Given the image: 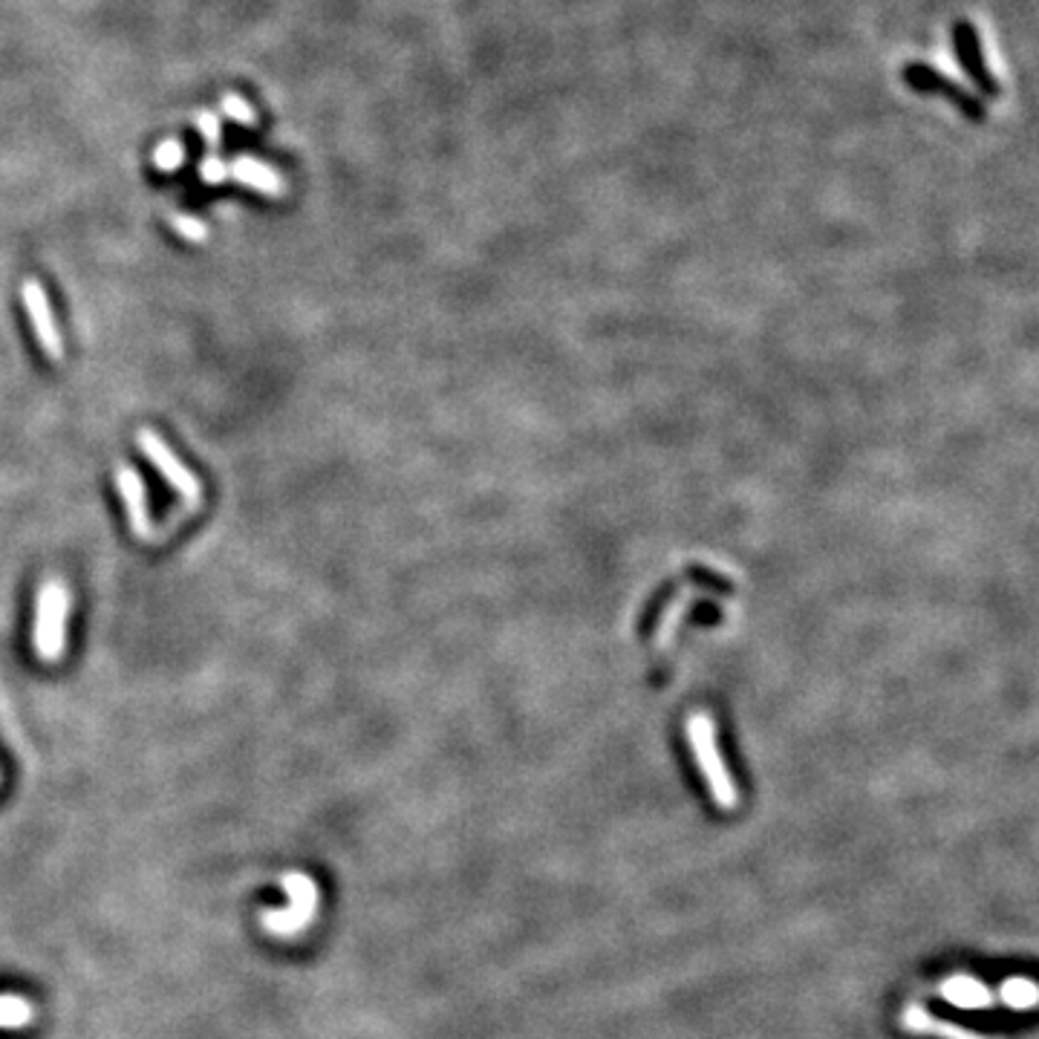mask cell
<instances>
[{
    "label": "cell",
    "mask_w": 1039,
    "mask_h": 1039,
    "mask_svg": "<svg viewBox=\"0 0 1039 1039\" xmlns=\"http://www.w3.org/2000/svg\"><path fill=\"white\" fill-rule=\"evenodd\" d=\"M70 595L58 581L41 586L35 607V653L41 661H58L64 653V621H67Z\"/></svg>",
    "instance_id": "cell-1"
},
{
    "label": "cell",
    "mask_w": 1039,
    "mask_h": 1039,
    "mask_svg": "<svg viewBox=\"0 0 1039 1039\" xmlns=\"http://www.w3.org/2000/svg\"><path fill=\"white\" fill-rule=\"evenodd\" d=\"M136 445H139V451L148 456V462L157 468V471L162 474V479H165V483L177 491L182 500H188V502L200 500V494H202L200 479H196L191 468L171 451V445L162 439L157 431L141 428L136 433Z\"/></svg>",
    "instance_id": "cell-2"
},
{
    "label": "cell",
    "mask_w": 1039,
    "mask_h": 1039,
    "mask_svg": "<svg viewBox=\"0 0 1039 1039\" xmlns=\"http://www.w3.org/2000/svg\"><path fill=\"white\" fill-rule=\"evenodd\" d=\"M286 890H289V910H271L264 915V924L269 933H278V936H292L298 933V929L306 927V921L312 918L315 913V901H318V895H315V887L312 881L306 878V875H286Z\"/></svg>",
    "instance_id": "cell-3"
},
{
    "label": "cell",
    "mask_w": 1039,
    "mask_h": 1039,
    "mask_svg": "<svg viewBox=\"0 0 1039 1039\" xmlns=\"http://www.w3.org/2000/svg\"><path fill=\"white\" fill-rule=\"evenodd\" d=\"M20 301H24L27 312H29L32 330H35V335H38L41 349L52 361H58L64 355V344H61V332L56 326V315H52L47 292H43L38 280H27L24 286H20Z\"/></svg>",
    "instance_id": "cell-4"
},
{
    "label": "cell",
    "mask_w": 1039,
    "mask_h": 1039,
    "mask_svg": "<svg viewBox=\"0 0 1039 1039\" xmlns=\"http://www.w3.org/2000/svg\"><path fill=\"white\" fill-rule=\"evenodd\" d=\"M710 730H707V725H702V722H699V725L693 728L691 725V745L696 748V753L699 757H702L705 762H702V768H705V774H707V783H710V789H714V797L716 800L725 806V808H730L737 803V791H734V785H730V776H728V771H725V765H722V757H719V751L714 753V745H710Z\"/></svg>",
    "instance_id": "cell-5"
},
{
    "label": "cell",
    "mask_w": 1039,
    "mask_h": 1039,
    "mask_svg": "<svg viewBox=\"0 0 1039 1039\" xmlns=\"http://www.w3.org/2000/svg\"><path fill=\"white\" fill-rule=\"evenodd\" d=\"M116 488H118V494H122V500H125L130 529H134L136 534H148L150 531L148 494H145V483H141V477H139V471L134 465H118Z\"/></svg>",
    "instance_id": "cell-6"
},
{
    "label": "cell",
    "mask_w": 1039,
    "mask_h": 1039,
    "mask_svg": "<svg viewBox=\"0 0 1039 1039\" xmlns=\"http://www.w3.org/2000/svg\"><path fill=\"white\" fill-rule=\"evenodd\" d=\"M938 997L947 999L950 1005H956V1008H965V1011L967 1008L970 1011L990 1008V1005L997 1002L990 988H984V984L973 976H961V973H956V976H950L938 984Z\"/></svg>",
    "instance_id": "cell-7"
},
{
    "label": "cell",
    "mask_w": 1039,
    "mask_h": 1039,
    "mask_svg": "<svg viewBox=\"0 0 1039 1039\" xmlns=\"http://www.w3.org/2000/svg\"><path fill=\"white\" fill-rule=\"evenodd\" d=\"M904 1025L915 1034H933L942 1039H984V1036L965 1031V1028H959L953 1022H938V1020H933V1013H927L924 1008H915V1005L904 1011Z\"/></svg>",
    "instance_id": "cell-8"
},
{
    "label": "cell",
    "mask_w": 1039,
    "mask_h": 1039,
    "mask_svg": "<svg viewBox=\"0 0 1039 1039\" xmlns=\"http://www.w3.org/2000/svg\"><path fill=\"white\" fill-rule=\"evenodd\" d=\"M906 79H910V84H913V87H918V90H929V87H938V90H944L942 95H950V98H953V102H959V104L965 107V111H970L973 116H979V113H982L976 104H973V102H967V98H961V95H959V90H956L953 84H950V81H944L942 75H938V73H933L929 67H918V64H915V67H910V73H906Z\"/></svg>",
    "instance_id": "cell-9"
},
{
    "label": "cell",
    "mask_w": 1039,
    "mask_h": 1039,
    "mask_svg": "<svg viewBox=\"0 0 1039 1039\" xmlns=\"http://www.w3.org/2000/svg\"><path fill=\"white\" fill-rule=\"evenodd\" d=\"M959 43H961V47H959L961 61H965L967 67H970L967 73L976 75V79H979L984 87H997V84H993V81L988 79V75H984V67H982V61H979V43H976V35H973V29L961 27V29H959Z\"/></svg>",
    "instance_id": "cell-10"
},
{
    "label": "cell",
    "mask_w": 1039,
    "mask_h": 1039,
    "mask_svg": "<svg viewBox=\"0 0 1039 1039\" xmlns=\"http://www.w3.org/2000/svg\"><path fill=\"white\" fill-rule=\"evenodd\" d=\"M1002 1002H1008L1011 1008L1028 1011L1036 1005V988L1028 979H1008L1002 984Z\"/></svg>",
    "instance_id": "cell-11"
},
{
    "label": "cell",
    "mask_w": 1039,
    "mask_h": 1039,
    "mask_svg": "<svg viewBox=\"0 0 1039 1039\" xmlns=\"http://www.w3.org/2000/svg\"><path fill=\"white\" fill-rule=\"evenodd\" d=\"M32 1008L18 997H0V1028H18L29 1022Z\"/></svg>",
    "instance_id": "cell-12"
},
{
    "label": "cell",
    "mask_w": 1039,
    "mask_h": 1039,
    "mask_svg": "<svg viewBox=\"0 0 1039 1039\" xmlns=\"http://www.w3.org/2000/svg\"><path fill=\"white\" fill-rule=\"evenodd\" d=\"M173 225H177V232H180L182 237L196 240V243H200V240H205V225H202V223H196V220H191V217H173Z\"/></svg>",
    "instance_id": "cell-13"
}]
</instances>
